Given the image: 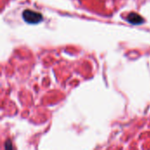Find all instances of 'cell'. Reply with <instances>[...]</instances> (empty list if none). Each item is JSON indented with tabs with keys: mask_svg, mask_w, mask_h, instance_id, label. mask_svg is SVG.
<instances>
[{
	"mask_svg": "<svg viewBox=\"0 0 150 150\" xmlns=\"http://www.w3.org/2000/svg\"><path fill=\"white\" fill-rule=\"evenodd\" d=\"M127 20L133 25H142L144 22V18L135 12H131L127 15Z\"/></svg>",
	"mask_w": 150,
	"mask_h": 150,
	"instance_id": "obj_2",
	"label": "cell"
},
{
	"mask_svg": "<svg viewBox=\"0 0 150 150\" xmlns=\"http://www.w3.org/2000/svg\"><path fill=\"white\" fill-rule=\"evenodd\" d=\"M22 17H23V19L28 24H38L43 19V17L40 12L28 10V9L23 11Z\"/></svg>",
	"mask_w": 150,
	"mask_h": 150,
	"instance_id": "obj_1",
	"label": "cell"
},
{
	"mask_svg": "<svg viewBox=\"0 0 150 150\" xmlns=\"http://www.w3.org/2000/svg\"><path fill=\"white\" fill-rule=\"evenodd\" d=\"M4 147H5V149H12V146L11 145V142L10 141H8V142H5V146Z\"/></svg>",
	"mask_w": 150,
	"mask_h": 150,
	"instance_id": "obj_3",
	"label": "cell"
}]
</instances>
